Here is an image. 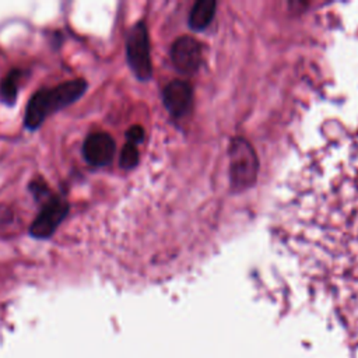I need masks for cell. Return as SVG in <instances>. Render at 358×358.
Wrapping results in <instances>:
<instances>
[{
	"instance_id": "cell-5",
	"label": "cell",
	"mask_w": 358,
	"mask_h": 358,
	"mask_svg": "<svg viewBox=\"0 0 358 358\" xmlns=\"http://www.w3.org/2000/svg\"><path fill=\"white\" fill-rule=\"evenodd\" d=\"M171 57L179 71L193 73L201 62L200 43L192 36H180L171 48Z\"/></svg>"
},
{
	"instance_id": "cell-4",
	"label": "cell",
	"mask_w": 358,
	"mask_h": 358,
	"mask_svg": "<svg viewBox=\"0 0 358 358\" xmlns=\"http://www.w3.org/2000/svg\"><path fill=\"white\" fill-rule=\"evenodd\" d=\"M115 150V141L108 133H92L83 144V155L92 166H105L110 164Z\"/></svg>"
},
{
	"instance_id": "cell-12",
	"label": "cell",
	"mask_w": 358,
	"mask_h": 358,
	"mask_svg": "<svg viewBox=\"0 0 358 358\" xmlns=\"http://www.w3.org/2000/svg\"><path fill=\"white\" fill-rule=\"evenodd\" d=\"M129 143L131 144H138L140 141H143L144 138V130L141 126H133L127 130V134H126Z\"/></svg>"
},
{
	"instance_id": "cell-9",
	"label": "cell",
	"mask_w": 358,
	"mask_h": 358,
	"mask_svg": "<svg viewBox=\"0 0 358 358\" xmlns=\"http://www.w3.org/2000/svg\"><path fill=\"white\" fill-rule=\"evenodd\" d=\"M21 77V71L14 69L8 71V74L0 83V101L6 105H14L18 92V80Z\"/></svg>"
},
{
	"instance_id": "cell-8",
	"label": "cell",
	"mask_w": 358,
	"mask_h": 358,
	"mask_svg": "<svg viewBox=\"0 0 358 358\" xmlns=\"http://www.w3.org/2000/svg\"><path fill=\"white\" fill-rule=\"evenodd\" d=\"M217 3L214 0L196 1L189 14V24L194 29L206 28L215 14Z\"/></svg>"
},
{
	"instance_id": "cell-1",
	"label": "cell",
	"mask_w": 358,
	"mask_h": 358,
	"mask_svg": "<svg viewBox=\"0 0 358 358\" xmlns=\"http://www.w3.org/2000/svg\"><path fill=\"white\" fill-rule=\"evenodd\" d=\"M87 81L83 78L70 80L50 90L35 92L25 109L24 124L29 130L38 129L43 120L53 112H57L76 102L87 90Z\"/></svg>"
},
{
	"instance_id": "cell-7",
	"label": "cell",
	"mask_w": 358,
	"mask_h": 358,
	"mask_svg": "<svg viewBox=\"0 0 358 358\" xmlns=\"http://www.w3.org/2000/svg\"><path fill=\"white\" fill-rule=\"evenodd\" d=\"M255 155L246 143L239 141L232 148V176L241 185L250 183V180L255 178Z\"/></svg>"
},
{
	"instance_id": "cell-2",
	"label": "cell",
	"mask_w": 358,
	"mask_h": 358,
	"mask_svg": "<svg viewBox=\"0 0 358 358\" xmlns=\"http://www.w3.org/2000/svg\"><path fill=\"white\" fill-rule=\"evenodd\" d=\"M127 63L131 71L140 80L151 77V57H150V39L144 22H137L126 39Z\"/></svg>"
},
{
	"instance_id": "cell-10",
	"label": "cell",
	"mask_w": 358,
	"mask_h": 358,
	"mask_svg": "<svg viewBox=\"0 0 358 358\" xmlns=\"http://www.w3.org/2000/svg\"><path fill=\"white\" fill-rule=\"evenodd\" d=\"M120 168L123 169H131L138 164V150L136 144L127 143L122 152H120V159H119Z\"/></svg>"
},
{
	"instance_id": "cell-6",
	"label": "cell",
	"mask_w": 358,
	"mask_h": 358,
	"mask_svg": "<svg viewBox=\"0 0 358 358\" xmlns=\"http://www.w3.org/2000/svg\"><path fill=\"white\" fill-rule=\"evenodd\" d=\"M164 105L168 112L175 116L180 117L187 113L193 103V90L192 85L183 80L171 81L162 94Z\"/></svg>"
},
{
	"instance_id": "cell-3",
	"label": "cell",
	"mask_w": 358,
	"mask_h": 358,
	"mask_svg": "<svg viewBox=\"0 0 358 358\" xmlns=\"http://www.w3.org/2000/svg\"><path fill=\"white\" fill-rule=\"evenodd\" d=\"M69 213V204L57 197L52 196L42 207L38 217L29 227V235L35 239H48L53 235L59 224L66 218Z\"/></svg>"
},
{
	"instance_id": "cell-11",
	"label": "cell",
	"mask_w": 358,
	"mask_h": 358,
	"mask_svg": "<svg viewBox=\"0 0 358 358\" xmlns=\"http://www.w3.org/2000/svg\"><path fill=\"white\" fill-rule=\"evenodd\" d=\"M29 192L32 193L36 201H43V200L48 201L52 197L48 185L42 179H34L29 183Z\"/></svg>"
}]
</instances>
